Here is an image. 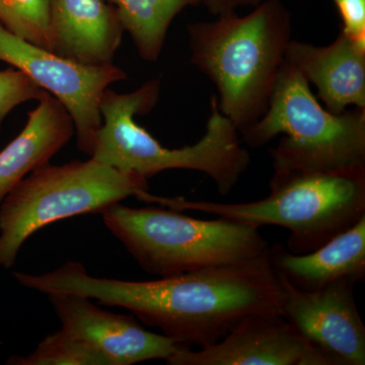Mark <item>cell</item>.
Masks as SVG:
<instances>
[{
  "label": "cell",
  "mask_w": 365,
  "mask_h": 365,
  "mask_svg": "<svg viewBox=\"0 0 365 365\" xmlns=\"http://www.w3.org/2000/svg\"><path fill=\"white\" fill-rule=\"evenodd\" d=\"M24 287L42 294H71L118 307L157 328L180 347L215 344L245 317L282 314L283 292L267 253L250 260L157 280L96 277L78 262L50 272L20 273Z\"/></svg>",
  "instance_id": "cell-1"
},
{
  "label": "cell",
  "mask_w": 365,
  "mask_h": 365,
  "mask_svg": "<svg viewBox=\"0 0 365 365\" xmlns=\"http://www.w3.org/2000/svg\"><path fill=\"white\" fill-rule=\"evenodd\" d=\"M190 61L217 91L218 109L240 134L256 124L292 41V16L281 0H263L246 16H218L187 26Z\"/></svg>",
  "instance_id": "cell-2"
},
{
  "label": "cell",
  "mask_w": 365,
  "mask_h": 365,
  "mask_svg": "<svg viewBox=\"0 0 365 365\" xmlns=\"http://www.w3.org/2000/svg\"><path fill=\"white\" fill-rule=\"evenodd\" d=\"M137 199L177 211L205 215L260 228L276 225L290 235L287 250L307 254L323 246L365 216V165L327 170H273L270 194L253 202L220 203L182 197Z\"/></svg>",
  "instance_id": "cell-3"
},
{
  "label": "cell",
  "mask_w": 365,
  "mask_h": 365,
  "mask_svg": "<svg viewBox=\"0 0 365 365\" xmlns=\"http://www.w3.org/2000/svg\"><path fill=\"white\" fill-rule=\"evenodd\" d=\"M160 95L158 79L130 93L108 88L101 101L103 124L91 158L146 180L165 170H197L215 182L220 194L228 195L248 170L251 158L240 143L239 131L218 109L216 96L211 98L202 138L193 145L168 148L135 121L136 116L155 107Z\"/></svg>",
  "instance_id": "cell-4"
},
{
  "label": "cell",
  "mask_w": 365,
  "mask_h": 365,
  "mask_svg": "<svg viewBox=\"0 0 365 365\" xmlns=\"http://www.w3.org/2000/svg\"><path fill=\"white\" fill-rule=\"evenodd\" d=\"M101 215L140 268L160 277L250 260L269 248L258 227L225 218L198 220L174 209L121 203Z\"/></svg>",
  "instance_id": "cell-5"
},
{
  "label": "cell",
  "mask_w": 365,
  "mask_h": 365,
  "mask_svg": "<svg viewBox=\"0 0 365 365\" xmlns=\"http://www.w3.org/2000/svg\"><path fill=\"white\" fill-rule=\"evenodd\" d=\"M284 134L270 150L273 170H327L365 165V109L333 114L306 78L283 61L267 110L241 134L257 148Z\"/></svg>",
  "instance_id": "cell-6"
},
{
  "label": "cell",
  "mask_w": 365,
  "mask_h": 365,
  "mask_svg": "<svg viewBox=\"0 0 365 365\" xmlns=\"http://www.w3.org/2000/svg\"><path fill=\"white\" fill-rule=\"evenodd\" d=\"M148 181L93 158L34 170L0 204V268L13 267L21 247L41 228L74 216L101 215L148 190Z\"/></svg>",
  "instance_id": "cell-7"
},
{
  "label": "cell",
  "mask_w": 365,
  "mask_h": 365,
  "mask_svg": "<svg viewBox=\"0 0 365 365\" xmlns=\"http://www.w3.org/2000/svg\"><path fill=\"white\" fill-rule=\"evenodd\" d=\"M0 61L23 71L62 103L73 121L78 150L91 158L103 124L101 101L110 86L127 78L126 72L114 64L88 66L62 58L1 25Z\"/></svg>",
  "instance_id": "cell-8"
},
{
  "label": "cell",
  "mask_w": 365,
  "mask_h": 365,
  "mask_svg": "<svg viewBox=\"0 0 365 365\" xmlns=\"http://www.w3.org/2000/svg\"><path fill=\"white\" fill-rule=\"evenodd\" d=\"M277 275L284 292L282 314L295 330L331 364L364 365L365 326L355 302L356 283L340 280L307 292Z\"/></svg>",
  "instance_id": "cell-9"
},
{
  "label": "cell",
  "mask_w": 365,
  "mask_h": 365,
  "mask_svg": "<svg viewBox=\"0 0 365 365\" xmlns=\"http://www.w3.org/2000/svg\"><path fill=\"white\" fill-rule=\"evenodd\" d=\"M170 365H332L281 313L245 317L222 340L200 349L178 347Z\"/></svg>",
  "instance_id": "cell-10"
},
{
  "label": "cell",
  "mask_w": 365,
  "mask_h": 365,
  "mask_svg": "<svg viewBox=\"0 0 365 365\" xmlns=\"http://www.w3.org/2000/svg\"><path fill=\"white\" fill-rule=\"evenodd\" d=\"M48 297L62 330L95 348L110 365L167 361L179 347L163 334L144 329L133 314L105 311L88 297L71 294H50Z\"/></svg>",
  "instance_id": "cell-11"
},
{
  "label": "cell",
  "mask_w": 365,
  "mask_h": 365,
  "mask_svg": "<svg viewBox=\"0 0 365 365\" xmlns=\"http://www.w3.org/2000/svg\"><path fill=\"white\" fill-rule=\"evenodd\" d=\"M50 51L88 66H110L124 26L108 0H47Z\"/></svg>",
  "instance_id": "cell-12"
},
{
  "label": "cell",
  "mask_w": 365,
  "mask_h": 365,
  "mask_svg": "<svg viewBox=\"0 0 365 365\" xmlns=\"http://www.w3.org/2000/svg\"><path fill=\"white\" fill-rule=\"evenodd\" d=\"M284 61L316 86L328 111L338 115L349 107L365 109V48L344 34L321 47L292 40Z\"/></svg>",
  "instance_id": "cell-13"
},
{
  "label": "cell",
  "mask_w": 365,
  "mask_h": 365,
  "mask_svg": "<svg viewBox=\"0 0 365 365\" xmlns=\"http://www.w3.org/2000/svg\"><path fill=\"white\" fill-rule=\"evenodd\" d=\"M276 272L299 289L313 292L340 280L359 283L365 277V216L323 246L295 255L280 244L269 246Z\"/></svg>",
  "instance_id": "cell-14"
},
{
  "label": "cell",
  "mask_w": 365,
  "mask_h": 365,
  "mask_svg": "<svg viewBox=\"0 0 365 365\" xmlns=\"http://www.w3.org/2000/svg\"><path fill=\"white\" fill-rule=\"evenodd\" d=\"M29 112L25 127L0 151V204L34 170L49 163L74 135L66 108L45 91Z\"/></svg>",
  "instance_id": "cell-15"
},
{
  "label": "cell",
  "mask_w": 365,
  "mask_h": 365,
  "mask_svg": "<svg viewBox=\"0 0 365 365\" xmlns=\"http://www.w3.org/2000/svg\"><path fill=\"white\" fill-rule=\"evenodd\" d=\"M130 35L139 56L148 62L160 58L170 25L185 9L203 0H108Z\"/></svg>",
  "instance_id": "cell-16"
},
{
  "label": "cell",
  "mask_w": 365,
  "mask_h": 365,
  "mask_svg": "<svg viewBox=\"0 0 365 365\" xmlns=\"http://www.w3.org/2000/svg\"><path fill=\"white\" fill-rule=\"evenodd\" d=\"M16 365H110L108 360L85 341L64 330L48 335L26 357L14 356L7 362Z\"/></svg>",
  "instance_id": "cell-17"
},
{
  "label": "cell",
  "mask_w": 365,
  "mask_h": 365,
  "mask_svg": "<svg viewBox=\"0 0 365 365\" xmlns=\"http://www.w3.org/2000/svg\"><path fill=\"white\" fill-rule=\"evenodd\" d=\"M0 25L26 42L51 48L47 0H0Z\"/></svg>",
  "instance_id": "cell-18"
},
{
  "label": "cell",
  "mask_w": 365,
  "mask_h": 365,
  "mask_svg": "<svg viewBox=\"0 0 365 365\" xmlns=\"http://www.w3.org/2000/svg\"><path fill=\"white\" fill-rule=\"evenodd\" d=\"M45 91L19 69L0 71V133L9 113L24 103L39 100Z\"/></svg>",
  "instance_id": "cell-19"
},
{
  "label": "cell",
  "mask_w": 365,
  "mask_h": 365,
  "mask_svg": "<svg viewBox=\"0 0 365 365\" xmlns=\"http://www.w3.org/2000/svg\"><path fill=\"white\" fill-rule=\"evenodd\" d=\"M341 19V31L353 43L365 48V0H332Z\"/></svg>",
  "instance_id": "cell-20"
},
{
  "label": "cell",
  "mask_w": 365,
  "mask_h": 365,
  "mask_svg": "<svg viewBox=\"0 0 365 365\" xmlns=\"http://www.w3.org/2000/svg\"><path fill=\"white\" fill-rule=\"evenodd\" d=\"M263 0H203L202 4L213 16H222L235 13L237 9L244 6H256Z\"/></svg>",
  "instance_id": "cell-21"
}]
</instances>
